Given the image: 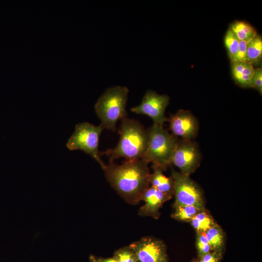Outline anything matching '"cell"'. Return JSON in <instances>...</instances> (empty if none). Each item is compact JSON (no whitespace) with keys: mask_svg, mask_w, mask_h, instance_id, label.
<instances>
[{"mask_svg":"<svg viewBox=\"0 0 262 262\" xmlns=\"http://www.w3.org/2000/svg\"><path fill=\"white\" fill-rule=\"evenodd\" d=\"M229 29L239 41H249L257 34L255 29L245 21H235Z\"/></svg>","mask_w":262,"mask_h":262,"instance_id":"16","label":"cell"},{"mask_svg":"<svg viewBox=\"0 0 262 262\" xmlns=\"http://www.w3.org/2000/svg\"><path fill=\"white\" fill-rule=\"evenodd\" d=\"M221 253L210 252L200 257L197 262H219L221 258Z\"/></svg>","mask_w":262,"mask_h":262,"instance_id":"24","label":"cell"},{"mask_svg":"<svg viewBox=\"0 0 262 262\" xmlns=\"http://www.w3.org/2000/svg\"><path fill=\"white\" fill-rule=\"evenodd\" d=\"M249 41H239L238 49L234 61L247 62L246 49Z\"/></svg>","mask_w":262,"mask_h":262,"instance_id":"23","label":"cell"},{"mask_svg":"<svg viewBox=\"0 0 262 262\" xmlns=\"http://www.w3.org/2000/svg\"><path fill=\"white\" fill-rule=\"evenodd\" d=\"M250 87L255 88L262 95V69L257 68L254 69L251 78Z\"/></svg>","mask_w":262,"mask_h":262,"instance_id":"22","label":"cell"},{"mask_svg":"<svg viewBox=\"0 0 262 262\" xmlns=\"http://www.w3.org/2000/svg\"><path fill=\"white\" fill-rule=\"evenodd\" d=\"M239 40L229 29L224 37V44L231 62L235 60L239 46Z\"/></svg>","mask_w":262,"mask_h":262,"instance_id":"19","label":"cell"},{"mask_svg":"<svg viewBox=\"0 0 262 262\" xmlns=\"http://www.w3.org/2000/svg\"><path fill=\"white\" fill-rule=\"evenodd\" d=\"M103 129L101 124L95 126L87 122L78 123L66 146L70 150H80L90 155L102 168L105 164L101 159L98 145Z\"/></svg>","mask_w":262,"mask_h":262,"instance_id":"5","label":"cell"},{"mask_svg":"<svg viewBox=\"0 0 262 262\" xmlns=\"http://www.w3.org/2000/svg\"><path fill=\"white\" fill-rule=\"evenodd\" d=\"M169 103V97L160 95L152 90H148L144 95L140 104L131 109L132 112L147 115L154 124L163 125L167 121L165 111Z\"/></svg>","mask_w":262,"mask_h":262,"instance_id":"8","label":"cell"},{"mask_svg":"<svg viewBox=\"0 0 262 262\" xmlns=\"http://www.w3.org/2000/svg\"><path fill=\"white\" fill-rule=\"evenodd\" d=\"M192 262H197L196 261H193Z\"/></svg>","mask_w":262,"mask_h":262,"instance_id":"27","label":"cell"},{"mask_svg":"<svg viewBox=\"0 0 262 262\" xmlns=\"http://www.w3.org/2000/svg\"><path fill=\"white\" fill-rule=\"evenodd\" d=\"M172 134L181 139L193 140L197 134V119L189 111L179 110L168 118Z\"/></svg>","mask_w":262,"mask_h":262,"instance_id":"10","label":"cell"},{"mask_svg":"<svg viewBox=\"0 0 262 262\" xmlns=\"http://www.w3.org/2000/svg\"><path fill=\"white\" fill-rule=\"evenodd\" d=\"M114 257L119 262H139L135 254L129 246L116 250Z\"/></svg>","mask_w":262,"mask_h":262,"instance_id":"20","label":"cell"},{"mask_svg":"<svg viewBox=\"0 0 262 262\" xmlns=\"http://www.w3.org/2000/svg\"><path fill=\"white\" fill-rule=\"evenodd\" d=\"M96 260L97 262H119L118 260L114 256L112 258H107L96 257Z\"/></svg>","mask_w":262,"mask_h":262,"instance_id":"25","label":"cell"},{"mask_svg":"<svg viewBox=\"0 0 262 262\" xmlns=\"http://www.w3.org/2000/svg\"><path fill=\"white\" fill-rule=\"evenodd\" d=\"M201 155L198 147L193 140H178L171 159V164L180 173L190 176L199 166Z\"/></svg>","mask_w":262,"mask_h":262,"instance_id":"7","label":"cell"},{"mask_svg":"<svg viewBox=\"0 0 262 262\" xmlns=\"http://www.w3.org/2000/svg\"><path fill=\"white\" fill-rule=\"evenodd\" d=\"M153 171L150 174L149 182L151 186L165 194L174 195V180L172 176L168 177L159 168H152Z\"/></svg>","mask_w":262,"mask_h":262,"instance_id":"13","label":"cell"},{"mask_svg":"<svg viewBox=\"0 0 262 262\" xmlns=\"http://www.w3.org/2000/svg\"><path fill=\"white\" fill-rule=\"evenodd\" d=\"M148 143L141 159L152 168L165 170L171 164L173 154L178 139L164 129L163 125L154 124L147 130Z\"/></svg>","mask_w":262,"mask_h":262,"instance_id":"3","label":"cell"},{"mask_svg":"<svg viewBox=\"0 0 262 262\" xmlns=\"http://www.w3.org/2000/svg\"><path fill=\"white\" fill-rule=\"evenodd\" d=\"M174 180V207L192 205L205 209L202 193L197 185L190 178L180 172L172 170Z\"/></svg>","mask_w":262,"mask_h":262,"instance_id":"6","label":"cell"},{"mask_svg":"<svg viewBox=\"0 0 262 262\" xmlns=\"http://www.w3.org/2000/svg\"><path fill=\"white\" fill-rule=\"evenodd\" d=\"M129 246L139 262H167L166 248L163 241L150 237H143Z\"/></svg>","mask_w":262,"mask_h":262,"instance_id":"9","label":"cell"},{"mask_svg":"<svg viewBox=\"0 0 262 262\" xmlns=\"http://www.w3.org/2000/svg\"><path fill=\"white\" fill-rule=\"evenodd\" d=\"M262 58V39L261 36L257 34L250 39L246 49L247 62L253 65H259Z\"/></svg>","mask_w":262,"mask_h":262,"instance_id":"14","label":"cell"},{"mask_svg":"<svg viewBox=\"0 0 262 262\" xmlns=\"http://www.w3.org/2000/svg\"><path fill=\"white\" fill-rule=\"evenodd\" d=\"M196 246L198 257L212 251L211 246L206 237L205 232L197 233Z\"/></svg>","mask_w":262,"mask_h":262,"instance_id":"21","label":"cell"},{"mask_svg":"<svg viewBox=\"0 0 262 262\" xmlns=\"http://www.w3.org/2000/svg\"><path fill=\"white\" fill-rule=\"evenodd\" d=\"M254 68L247 62H231V73L236 83L242 87H250Z\"/></svg>","mask_w":262,"mask_h":262,"instance_id":"12","label":"cell"},{"mask_svg":"<svg viewBox=\"0 0 262 262\" xmlns=\"http://www.w3.org/2000/svg\"><path fill=\"white\" fill-rule=\"evenodd\" d=\"M118 132L120 138L116 146L100 152L101 156H107L109 162L121 158L125 161L141 159L147 146V130L138 121L126 117L121 120Z\"/></svg>","mask_w":262,"mask_h":262,"instance_id":"2","label":"cell"},{"mask_svg":"<svg viewBox=\"0 0 262 262\" xmlns=\"http://www.w3.org/2000/svg\"><path fill=\"white\" fill-rule=\"evenodd\" d=\"M174 208L172 217L176 220L186 222H189L196 214L204 210L192 205H181Z\"/></svg>","mask_w":262,"mask_h":262,"instance_id":"18","label":"cell"},{"mask_svg":"<svg viewBox=\"0 0 262 262\" xmlns=\"http://www.w3.org/2000/svg\"><path fill=\"white\" fill-rule=\"evenodd\" d=\"M172 196L163 193L150 186L144 192L141 200L145 202L139 210L142 216H149L154 218L159 216V210L162 205L171 199Z\"/></svg>","mask_w":262,"mask_h":262,"instance_id":"11","label":"cell"},{"mask_svg":"<svg viewBox=\"0 0 262 262\" xmlns=\"http://www.w3.org/2000/svg\"><path fill=\"white\" fill-rule=\"evenodd\" d=\"M212 251L221 253L225 242L224 232L221 227L215 224L205 232Z\"/></svg>","mask_w":262,"mask_h":262,"instance_id":"15","label":"cell"},{"mask_svg":"<svg viewBox=\"0 0 262 262\" xmlns=\"http://www.w3.org/2000/svg\"><path fill=\"white\" fill-rule=\"evenodd\" d=\"M189 222L196 233L205 232L216 224L206 209L198 213Z\"/></svg>","mask_w":262,"mask_h":262,"instance_id":"17","label":"cell"},{"mask_svg":"<svg viewBox=\"0 0 262 262\" xmlns=\"http://www.w3.org/2000/svg\"><path fill=\"white\" fill-rule=\"evenodd\" d=\"M129 89L115 86L107 88L95 105L96 113L104 129L115 131L119 120L126 117Z\"/></svg>","mask_w":262,"mask_h":262,"instance_id":"4","label":"cell"},{"mask_svg":"<svg viewBox=\"0 0 262 262\" xmlns=\"http://www.w3.org/2000/svg\"><path fill=\"white\" fill-rule=\"evenodd\" d=\"M89 262H97L96 257L91 255L89 258Z\"/></svg>","mask_w":262,"mask_h":262,"instance_id":"26","label":"cell"},{"mask_svg":"<svg viewBox=\"0 0 262 262\" xmlns=\"http://www.w3.org/2000/svg\"><path fill=\"white\" fill-rule=\"evenodd\" d=\"M142 159L125 161L118 164L109 162L102 168L111 185L127 202L135 205L150 186L151 173Z\"/></svg>","mask_w":262,"mask_h":262,"instance_id":"1","label":"cell"}]
</instances>
